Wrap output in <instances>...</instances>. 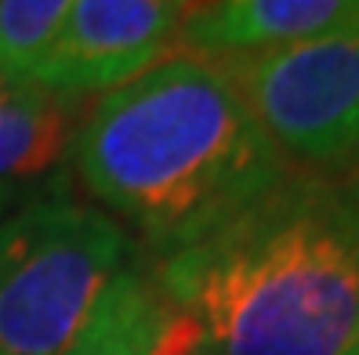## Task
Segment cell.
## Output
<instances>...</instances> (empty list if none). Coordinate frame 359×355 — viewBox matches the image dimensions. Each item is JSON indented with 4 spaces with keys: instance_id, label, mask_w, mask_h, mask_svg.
<instances>
[{
    "instance_id": "1",
    "label": "cell",
    "mask_w": 359,
    "mask_h": 355,
    "mask_svg": "<svg viewBox=\"0 0 359 355\" xmlns=\"http://www.w3.org/2000/svg\"><path fill=\"white\" fill-rule=\"evenodd\" d=\"M73 181L153 261L215 232L294 163L258 127L218 58L178 51L91 98Z\"/></svg>"
},
{
    "instance_id": "2",
    "label": "cell",
    "mask_w": 359,
    "mask_h": 355,
    "mask_svg": "<svg viewBox=\"0 0 359 355\" xmlns=\"http://www.w3.org/2000/svg\"><path fill=\"white\" fill-rule=\"evenodd\" d=\"M149 276L225 355H348L359 348L355 174L290 167Z\"/></svg>"
},
{
    "instance_id": "3",
    "label": "cell",
    "mask_w": 359,
    "mask_h": 355,
    "mask_svg": "<svg viewBox=\"0 0 359 355\" xmlns=\"http://www.w3.org/2000/svg\"><path fill=\"white\" fill-rule=\"evenodd\" d=\"M135 239L76 189L0 218V351L66 355Z\"/></svg>"
},
{
    "instance_id": "4",
    "label": "cell",
    "mask_w": 359,
    "mask_h": 355,
    "mask_svg": "<svg viewBox=\"0 0 359 355\" xmlns=\"http://www.w3.org/2000/svg\"><path fill=\"white\" fill-rule=\"evenodd\" d=\"M210 58L287 163L359 174V26L294 48Z\"/></svg>"
},
{
    "instance_id": "5",
    "label": "cell",
    "mask_w": 359,
    "mask_h": 355,
    "mask_svg": "<svg viewBox=\"0 0 359 355\" xmlns=\"http://www.w3.org/2000/svg\"><path fill=\"white\" fill-rule=\"evenodd\" d=\"M215 0H73L36 88L91 98L113 91L182 51L185 33Z\"/></svg>"
},
{
    "instance_id": "6",
    "label": "cell",
    "mask_w": 359,
    "mask_h": 355,
    "mask_svg": "<svg viewBox=\"0 0 359 355\" xmlns=\"http://www.w3.org/2000/svg\"><path fill=\"white\" fill-rule=\"evenodd\" d=\"M91 98L26 83L0 106V218L76 189L69 153Z\"/></svg>"
},
{
    "instance_id": "7",
    "label": "cell",
    "mask_w": 359,
    "mask_h": 355,
    "mask_svg": "<svg viewBox=\"0 0 359 355\" xmlns=\"http://www.w3.org/2000/svg\"><path fill=\"white\" fill-rule=\"evenodd\" d=\"M359 26V0H215L185 33L189 55L294 48Z\"/></svg>"
},
{
    "instance_id": "8",
    "label": "cell",
    "mask_w": 359,
    "mask_h": 355,
    "mask_svg": "<svg viewBox=\"0 0 359 355\" xmlns=\"http://www.w3.org/2000/svg\"><path fill=\"white\" fill-rule=\"evenodd\" d=\"M160 305L163 294L153 276L138 265H128L105 286L66 355H149Z\"/></svg>"
},
{
    "instance_id": "9",
    "label": "cell",
    "mask_w": 359,
    "mask_h": 355,
    "mask_svg": "<svg viewBox=\"0 0 359 355\" xmlns=\"http://www.w3.org/2000/svg\"><path fill=\"white\" fill-rule=\"evenodd\" d=\"M73 11V0H0V66L29 83Z\"/></svg>"
},
{
    "instance_id": "10",
    "label": "cell",
    "mask_w": 359,
    "mask_h": 355,
    "mask_svg": "<svg viewBox=\"0 0 359 355\" xmlns=\"http://www.w3.org/2000/svg\"><path fill=\"white\" fill-rule=\"evenodd\" d=\"M149 355H225V351L218 348V341L210 337L207 326L193 316V312H185L175 301L163 298L160 316H156V330H153Z\"/></svg>"
},
{
    "instance_id": "11",
    "label": "cell",
    "mask_w": 359,
    "mask_h": 355,
    "mask_svg": "<svg viewBox=\"0 0 359 355\" xmlns=\"http://www.w3.org/2000/svg\"><path fill=\"white\" fill-rule=\"evenodd\" d=\"M18 88H26V83H18V80H15L4 66H0V106H4V102H8V98H11Z\"/></svg>"
},
{
    "instance_id": "12",
    "label": "cell",
    "mask_w": 359,
    "mask_h": 355,
    "mask_svg": "<svg viewBox=\"0 0 359 355\" xmlns=\"http://www.w3.org/2000/svg\"><path fill=\"white\" fill-rule=\"evenodd\" d=\"M355 193H359V174H355Z\"/></svg>"
},
{
    "instance_id": "13",
    "label": "cell",
    "mask_w": 359,
    "mask_h": 355,
    "mask_svg": "<svg viewBox=\"0 0 359 355\" xmlns=\"http://www.w3.org/2000/svg\"><path fill=\"white\" fill-rule=\"evenodd\" d=\"M348 355H359V348H352V351H348Z\"/></svg>"
},
{
    "instance_id": "14",
    "label": "cell",
    "mask_w": 359,
    "mask_h": 355,
    "mask_svg": "<svg viewBox=\"0 0 359 355\" xmlns=\"http://www.w3.org/2000/svg\"><path fill=\"white\" fill-rule=\"evenodd\" d=\"M0 355H8V351H0Z\"/></svg>"
}]
</instances>
